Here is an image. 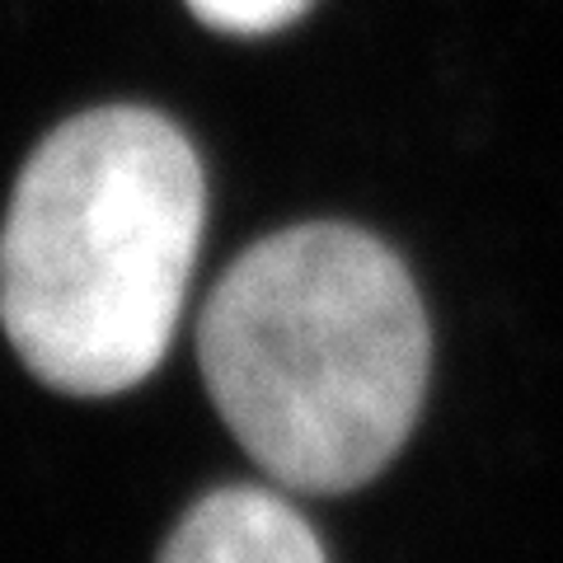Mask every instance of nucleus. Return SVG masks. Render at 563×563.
Instances as JSON below:
<instances>
[{"mask_svg": "<svg viewBox=\"0 0 563 563\" xmlns=\"http://www.w3.org/2000/svg\"><path fill=\"white\" fill-rule=\"evenodd\" d=\"M198 362L221 422L282 488L347 493L409 442L432 366L404 263L352 225H291L211 287Z\"/></svg>", "mask_w": 563, "mask_h": 563, "instance_id": "nucleus-1", "label": "nucleus"}, {"mask_svg": "<svg viewBox=\"0 0 563 563\" xmlns=\"http://www.w3.org/2000/svg\"><path fill=\"white\" fill-rule=\"evenodd\" d=\"M207 221L192 141L155 109L62 122L0 225V324L29 376L103 399L165 362Z\"/></svg>", "mask_w": 563, "mask_h": 563, "instance_id": "nucleus-2", "label": "nucleus"}, {"mask_svg": "<svg viewBox=\"0 0 563 563\" xmlns=\"http://www.w3.org/2000/svg\"><path fill=\"white\" fill-rule=\"evenodd\" d=\"M161 563H329L310 521L273 488L231 484L198 498L169 531Z\"/></svg>", "mask_w": 563, "mask_h": 563, "instance_id": "nucleus-3", "label": "nucleus"}, {"mask_svg": "<svg viewBox=\"0 0 563 563\" xmlns=\"http://www.w3.org/2000/svg\"><path fill=\"white\" fill-rule=\"evenodd\" d=\"M188 10L217 33L258 38V33H277L296 24L310 10V0H188Z\"/></svg>", "mask_w": 563, "mask_h": 563, "instance_id": "nucleus-4", "label": "nucleus"}]
</instances>
